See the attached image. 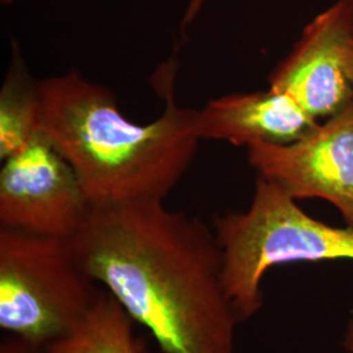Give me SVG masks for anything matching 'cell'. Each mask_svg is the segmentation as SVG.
I'll return each instance as SVG.
<instances>
[{
	"label": "cell",
	"instance_id": "obj_8",
	"mask_svg": "<svg viewBox=\"0 0 353 353\" xmlns=\"http://www.w3.org/2000/svg\"><path fill=\"white\" fill-rule=\"evenodd\" d=\"M318 123L287 93L270 87L223 96L196 109L199 139L228 141L236 147L285 145L303 139Z\"/></svg>",
	"mask_w": 353,
	"mask_h": 353
},
{
	"label": "cell",
	"instance_id": "obj_6",
	"mask_svg": "<svg viewBox=\"0 0 353 353\" xmlns=\"http://www.w3.org/2000/svg\"><path fill=\"white\" fill-rule=\"evenodd\" d=\"M246 150L258 176L297 202L326 201L353 228V100L303 139L285 145L254 143Z\"/></svg>",
	"mask_w": 353,
	"mask_h": 353
},
{
	"label": "cell",
	"instance_id": "obj_11",
	"mask_svg": "<svg viewBox=\"0 0 353 353\" xmlns=\"http://www.w3.org/2000/svg\"><path fill=\"white\" fill-rule=\"evenodd\" d=\"M0 353H46L45 347L7 335L0 343Z\"/></svg>",
	"mask_w": 353,
	"mask_h": 353
},
{
	"label": "cell",
	"instance_id": "obj_10",
	"mask_svg": "<svg viewBox=\"0 0 353 353\" xmlns=\"http://www.w3.org/2000/svg\"><path fill=\"white\" fill-rule=\"evenodd\" d=\"M42 135V105L37 81L17 54L0 90V159L26 148Z\"/></svg>",
	"mask_w": 353,
	"mask_h": 353
},
{
	"label": "cell",
	"instance_id": "obj_9",
	"mask_svg": "<svg viewBox=\"0 0 353 353\" xmlns=\"http://www.w3.org/2000/svg\"><path fill=\"white\" fill-rule=\"evenodd\" d=\"M135 322L105 290L75 327L45 347L46 353H144Z\"/></svg>",
	"mask_w": 353,
	"mask_h": 353
},
{
	"label": "cell",
	"instance_id": "obj_4",
	"mask_svg": "<svg viewBox=\"0 0 353 353\" xmlns=\"http://www.w3.org/2000/svg\"><path fill=\"white\" fill-rule=\"evenodd\" d=\"M79 265L70 239L0 228V328L46 347L88 314L102 290Z\"/></svg>",
	"mask_w": 353,
	"mask_h": 353
},
{
	"label": "cell",
	"instance_id": "obj_1",
	"mask_svg": "<svg viewBox=\"0 0 353 353\" xmlns=\"http://www.w3.org/2000/svg\"><path fill=\"white\" fill-rule=\"evenodd\" d=\"M101 284L163 353H236L241 323L223 280L214 228L164 201L90 207L72 237Z\"/></svg>",
	"mask_w": 353,
	"mask_h": 353
},
{
	"label": "cell",
	"instance_id": "obj_2",
	"mask_svg": "<svg viewBox=\"0 0 353 353\" xmlns=\"http://www.w3.org/2000/svg\"><path fill=\"white\" fill-rule=\"evenodd\" d=\"M42 135L74 168L90 207L165 201L199 148L196 109L168 100L138 125L105 85L71 70L37 80Z\"/></svg>",
	"mask_w": 353,
	"mask_h": 353
},
{
	"label": "cell",
	"instance_id": "obj_13",
	"mask_svg": "<svg viewBox=\"0 0 353 353\" xmlns=\"http://www.w3.org/2000/svg\"><path fill=\"white\" fill-rule=\"evenodd\" d=\"M345 347L348 348V351H350V352L353 353V327L348 331L347 341H345Z\"/></svg>",
	"mask_w": 353,
	"mask_h": 353
},
{
	"label": "cell",
	"instance_id": "obj_12",
	"mask_svg": "<svg viewBox=\"0 0 353 353\" xmlns=\"http://www.w3.org/2000/svg\"><path fill=\"white\" fill-rule=\"evenodd\" d=\"M344 68H345V74L351 83V87L353 89V41L348 45L345 55H344Z\"/></svg>",
	"mask_w": 353,
	"mask_h": 353
},
{
	"label": "cell",
	"instance_id": "obj_14",
	"mask_svg": "<svg viewBox=\"0 0 353 353\" xmlns=\"http://www.w3.org/2000/svg\"><path fill=\"white\" fill-rule=\"evenodd\" d=\"M4 6H10V4H12L13 0H0Z\"/></svg>",
	"mask_w": 353,
	"mask_h": 353
},
{
	"label": "cell",
	"instance_id": "obj_5",
	"mask_svg": "<svg viewBox=\"0 0 353 353\" xmlns=\"http://www.w3.org/2000/svg\"><path fill=\"white\" fill-rule=\"evenodd\" d=\"M89 210L74 168L43 135L3 160L0 228L70 239Z\"/></svg>",
	"mask_w": 353,
	"mask_h": 353
},
{
	"label": "cell",
	"instance_id": "obj_3",
	"mask_svg": "<svg viewBox=\"0 0 353 353\" xmlns=\"http://www.w3.org/2000/svg\"><path fill=\"white\" fill-rule=\"evenodd\" d=\"M223 256V280L241 323L263 306L262 280L275 265L353 261V228L306 214L278 186L256 176L246 211L212 216Z\"/></svg>",
	"mask_w": 353,
	"mask_h": 353
},
{
	"label": "cell",
	"instance_id": "obj_7",
	"mask_svg": "<svg viewBox=\"0 0 353 353\" xmlns=\"http://www.w3.org/2000/svg\"><path fill=\"white\" fill-rule=\"evenodd\" d=\"M353 41V0H336L303 28L285 58L268 75V87L287 93L316 119L353 100L344 55Z\"/></svg>",
	"mask_w": 353,
	"mask_h": 353
}]
</instances>
